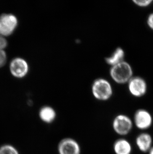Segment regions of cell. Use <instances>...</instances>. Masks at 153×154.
<instances>
[{
  "instance_id": "1",
  "label": "cell",
  "mask_w": 153,
  "mask_h": 154,
  "mask_svg": "<svg viewBox=\"0 0 153 154\" xmlns=\"http://www.w3.org/2000/svg\"><path fill=\"white\" fill-rule=\"evenodd\" d=\"M110 75L115 82L119 85L128 83L133 77V70L128 62L123 61L111 66Z\"/></svg>"
},
{
  "instance_id": "2",
  "label": "cell",
  "mask_w": 153,
  "mask_h": 154,
  "mask_svg": "<svg viewBox=\"0 0 153 154\" xmlns=\"http://www.w3.org/2000/svg\"><path fill=\"white\" fill-rule=\"evenodd\" d=\"M92 92L97 100H107L113 95L112 86L106 79L100 78L94 80L92 83Z\"/></svg>"
},
{
  "instance_id": "3",
  "label": "cell",
  "mask_w": 153,
  "mask_h": 154,
  "mask_svg": "<svg viewBox=\"0 0 153 154\" xmlns=\"http://www.w3.org/2000/svg\"><path fill=\"white\" fill-rule=\"evenodd\" d=\"M18 20L12 14H3L0 16V35L9 36L12 35L17 27Z\"/></svg>"
},
{
  "instance_id": "4",
  "label": "cell",
  "mask_w": 153,
  "mask_h": 154,
  "mask_svg": "<svg viewBox=\"0 0 153 154\" xmlns=\"http://www.w3.org/2000/svg\"><path fill=\"white\" fill-rule=\"evenodd\" d=\"M133 122L127 115H117L113 121L112 127L114 131L119 135H127L133 128Z\"/></svg>"
},
{
  "instance_id": "5",
  "label": "cell",
  "mask_w": 153,
  "mask_h": 154,
  "mask_svg": "<svg viewBox=\"0 0 153 154\" xmlns=\"http://www.w3.org/2000/svg\"><path fill=\"white\" fill-rule=\"evenodd\" d=\"M128 90L131 95L137 98L144 96L147 92L146 80L140 76H133L128 83Z\"/></svg>"
},
{
  "instance_id": "6",
  "label": "cell",
  "mask_w": 153,
  "mask_h": 154,
  "mask_svg": "<svg viewBox=\"0 0 153 154\" xmlns=\"http://www.w3.org/2000/svg\"><path fill=\"white\" fill-rule=\"evenodd\" d=\"M134 123L139 130L148 129L152 126L153 123L152 115L146 109H138L134 114Z\"/></svg>"
},
{
  "instance_id": "7",
  "label": "cell",
  "mask_w": 153,
  "mask_h": 154,
  "mask_svg": "<svg viewBox=\"0 0 153 154\" xmlns=\"http://www.w3.org/2000/svg\"><path fill=\"white\" fill-rule=\"evenodd\" d=\"M10 70L14 77L22 79L28 74L29 71V66L26 60L22 57H16L10 62Z\"/></svg>"
},
{
  "instance_id": "8",
  "label": "cell",
  "mask_w": 153,
  "mask_h": 154,
  "mask_svg": "<svg viewBox=\"0 0 153 154\" xmlns=\"http://www.w3.org/2000/svg\"><path fill=\"white\" fill-rule=\"evenodd\" d=\"M59 154H80L81 149L79 144L72 138H65L59 143L58 147Z\"/></svg>"
},
{
  "instance_id": "9",
  "label": "cell",
  "mask_w": 153,
  "mask_h": 154,
  "mask_svg": "<svg viewBox=\"0 0 153 154\" xmlns=\"http://www.w3.org/2000/svg\"><path fill=\"white\" fill-rule=\"evenodd\" d=\"M135 141L139 150L143 153L149 152L153 147V138L152 136L148 133H142L139 134Z\"/></svg>"
},
{
  "instance_id": "10",
  "label": "cell",
  "mask_w": 153,
  "mask_h": 154,
  "mask_svg": "<svg viewBox=\"0 0 153 154\" xmlns=\"http://www.w3.org/2000/svg\"><path fill=\"white\" fill-rule=\"evenodd\" d=\"M113 150L116 154H131V145L127 140L119 139L114 143Z\"/></svg>"
},
{
  "instance_id": "11",
  "label": "cell",
  "mask_w": 153,
  "mask_h": 154,
  "mask_svg": "<svg viewBox=\"0 0 153 154\" xmlns=\"http://www.w3.org/2000/svg\"><path fill=\"white\" fill-rule=\"evenodd\" d=\"M39 116L42 121L46 123H51L55 119L56 113L55 110L50 106H45L41 108Z\"/></svg>"
},
{
  "instance_id": "12",
  "label": "cell",
  "mask_w": 153,
  "mask_h": 154,
  "mask_svg": "<svg viewBox=\"0 0 153 154\" xmlns=\"http://www.w3.org/2000/svg\"><path fill=\"white\" fill-rule=\"evenodd\" d=\"M125 51L122 48H117L110 57L106 58V63L111 66L124 61Z\"/></svg>"
},
{
  "instance_id": "13",
  "label": "cell",
  "mask_w": 153,
  "mask_h": 154,
  "mask_svg": "<svg viewBox=\"0 0 153 154\" xmlns=\"http://www.w3.org/2000/svg\"><path fill=\"white\" fill-rule=\"evenodd\" d=\"M0 154H19L16 149L10 145H4L0 147Z\"/></svg>"
},
{
  "instance_id": "14",
  "label": "cell",
  "mask_w": 153,
  "mask_h": 154,
  "mask_svg": "<svg viewBox=\"0 0 153 154\" xmlns=\"http://www.w3.org/2000/svg\"><path fill=\"white\" fill-rule=\"evenodd\" d=\"M133 2L138 7L147 8L152 5L153 0H133Z\"/></svg>"
},
{
  "instance_id": "15",
  "label": "cell",
  "mask_w": 153,
  "mask_h": 154,
  "mask_svg": "<svg viewBox=\"0 0 153 154\" xmlns=\"http://www.w3.org/2000/svg\"><path fill=\"white\" fill-rule=\"evenodd\" d=\"M7 60V56L4 50H0V68L6 64Z\"/></svg>"
},
{
  "instance_id": "16",
  "label": "cell",
  "mask_w": 153,
  "mask_h": 154,
  "mask_svg": "<svg viewBox=\"0 0 153 154\" xmlns=\"http://www.w3.org/2000/svg\"><path fill=\"white\" fill-rule=\"evenodd\" d=\"M7 45L8 42L5 37L0 35V50H4Z\"/></svg>"
},
{
  "instance_id": "17",
  "label": "cell",
  "mask_w": 153,
  "mask_h": 154,
  "mask_svg": "<svg viewBox=\"0 0 153 154\" xmlns=\"http://www.w3.org/2000/svg\"><path fill=\"white\" fill-rule=\"evenodd\" d=\"M146 21L148 26L153 31V12L149 14Z\"/></svg>"
},
{
  "instance_id": "18",
  "label": "cell",
  "mask_w": 153,
  "mask_h": 154,
  "mask_svg": "<svg viewBox=\"0 0 153 154\" xmlns=\"http://www.w3.org/2000/svg\"><path fill=\"white\" fill-rule=\"evenodd\" d=\"M149 154H153V146L149 151Z\"/></svg>"
}]
</instances>
